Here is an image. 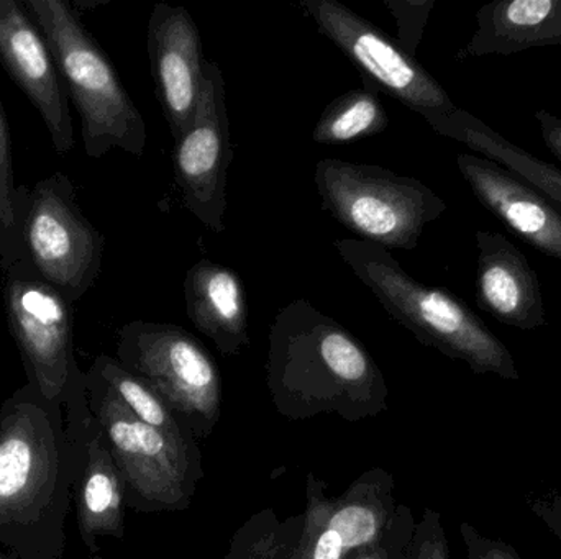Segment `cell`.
I'll list each match as a JSON object with an SVG mask.
<instances>
[{
    "mask_svg": "<svg viewBox=\"0 0 561 559\" xmlns=\"http://www.w3.org/2000/svg\"><path fill=\"white\" fill-rule=\"evenodd\" d=\"M2 295L10 334L36 393L46 403L82 393L88 383L76 363L75 314L65 295L43 281L26 259L3 272Z\"/></svg>",
    "mask_w": 561,
    "mask_h": 559,
    "instance_id": "ba28073f",
    "label": "cell"
},
{
    "mask_svg": "<svg viewBox=\"0 0 561 559\" xmlns=\"http://www.w3.org/2000/svg\"><path fill=\"white\" fill-rule=\"evenodd\" d=\"M187 318L224 357L250 343L245 288L233 269L201 259L184 279Z\"/></svg>",
    "mask_w": 561,
    "mask_h": 559,
    "instance_id": "e0dca14e",
    "label": "cell"
},
{
    "mask_svg": "<svg viewBox=\"0 0 561 559\" xmlns=\"http://www.w3.org/2000/svg\"><path fill=\"white\" fill-rule=\"evenodd\" d=\"M95 420L125 485V501L145 512L186 511L204 478L203 453L138 420L94 373L85 376Z\"/></svg>",
    "mask_w": 561,
    "mask_h": 559,
    "instance_id": "277c9868",
    "label": "cell"
},
{
    "mask_svg": "<svg viewBox=\"0 0 561 559\" xmlns=\"http://www.w3.org/2000/svg\"><path fill=\"white\" fill-rule=\"evenodd\" d=\"M0 559H2V558H0Z\"/></svg>",
    "mask_w": 561,
    "mask_h": 559,
    "instance_id": "f546056e",
    "label": "cell"
},
{
    "mask_svg": "<svg viewBox=\"0 0 561 559\" xmlns=\"http://www.w3.org/2000/svg\"><path fill=\"white\" fill-rule=\"evenodd\" d=\"M534 514L549 527L561 541V496L549 494L530 502Z\"/></svg>",
    "mask_w": 561,
    "mask_h": 559,
    "instance_id": "83f0119b",
    "label": "cell"
},
{
    "mask_svg": "<svg viewBox=\"0 0 561 559\" xmlns=\"http://www.w3.org/2000/svg\"><path fill=\"white\" fill-rule=\"evenodd\" d=\"M415 525L417 522L414 521L411 509L408 505H398L386 537L379 544L353 551L345 559H394L398 548L414 535Z\"/></svg>",
    "mask_w": 561,
    "mask_h": 559,
    "instance_id": "484cf974",
    "label": "cell"
},
{
    "mask_svg": "<svg viewBox=\"0 0 561 559\" xmlns=\"http://www.w3.org/2000/svg\"><path fill=\"white\" fill-rule=\"evenodd\" d=\"M477 246L478 308L519 330L546 327L542 288L527 256L496 232L478 230Z\"/></svg>",
    "mask_w": 561,
    "mask_h": 559,
    "instance_id": "2e32d148",
    "label": "cell"
},
{
    "mask_svg": "<svg viewBox=\"0 0 561 559\" xmlns=\"http://www.w3.org/2000/svg\"><path fill=\"white\" fill-rule=\"evenodd\" d=\"M536 118L542 131L543 143L561 163V118L546 110L537 112Z\"/></svg>",
    "mask_w": 561,
    "mask_h": 559,
    "instance_id": "f1b7e54d",
    "label": "cell"
},
{
    "mask_svg": "<svg viewBox=\"0 0 561 559\" xmlns=\"http://www.w3.org/2000/svg\"><path fill=\"white\" fill-rule=\"evenodd\" d=\"M299 5L362 72L363 81L417 112L427 124L457 110L444 85L375 23L339 0H300Z\"/></svg>",
    "mask_w": 561,
    "mask_h": 559,
    "instance_id": "9c48e42d",
    "label": "cell"
},
{
    "mask_svg": "<svg viewBox=\"0 0 561 559\" xmlns=\"http://www.w3.org/2000/svg\"><path fill=\"white\" fill-rule=\"evenodd\" d=\"M148 56L158 102L174 141L196 117L203 92V38L190 10L160 2L148 22Z\"/></svg>",
    "mask_w": 561,
    "mask_h": 559,
    "instance_id": "5bb4252c",
    "label": "cell"
},
{
    "mask_svg": "<svg viewBox=\"0 0 561 559\" xmlns=\"http://www.w3.org/2000/svg\"><path fill=\"white\" fill-rule=\"evenodd\" d=\"M92 371L114 391L115 396L138 420L173 436V439L194 440L193 435L181 426L180 420L167 406V403L140 377L128 373L117 360L101 354L95 360Z\"/></svg>",
    "mask_w": 561,
    "mask_h": 559,
    "instance_id": "7402d4cb",
    "label": "cell"
},
{
    "mask_svg": "<svg viewBox=\"0 0 561 559\" xmlns=\"http://www.w3.org/2000/svg\"><path fill=\"white\" fill-rule=\"evenodd\" d=\"M48 43L68 97L81 117L82 144L89 158L118 148L141 158L147 124L122 84L104 49L85 28L71 0H22Z\"/></svg>",
    "mask_w": 561,
    "mask_h": 559,
    "instance_id": "3957f363",
    "label": "cell"
},
{
    "mask_svg": "<svg viewBox=\"0 0 561 559\" xmlns=\"http://www.w3.org/2000/svg\"><path fill=\"white\" fill-rule=\"evenodd\" d=\"M399 26V46L414 56L424 36L425 25L434 9V0H385Z\"/></svg>",
    "mask_w": 561,
    "mask_h": 559,
    "instance_id": "d4e9b609",
    "label": "cell"
},
{
    "mask_svg": "<svg viewBox=\"0 0 561 559\" xmlns=\"http://www.w3.org/2000/svg\"><path fill=\"white\" fill-rule=\"evenodd\" d=\"M0 423V524L36 517L51 496L58 450L48 419L15 403Z\"/></svg>",
    "mask_w": 561,
    "mask_h": 559,
    "instance_id": "4fadbf2b",
    "label": "cell"
},
{
    "mask_svg": "<svg viewBox=\"0 0 561 559\" xmlns=\"http://www.w3.org/2000/svg\"><path fill=\"white\" fill-rule=\"evenodd\" d=\"M117 361L147 383L196 442L220 419L219 366L196 337L173 324L130 322L118 330Z\"/></svg>",
    "mask_w": 561,
    "mask_h": 559,
    "instance_id": "8992f818",
    "label": "cell"
},
{
    "mask_svg": "<svg viewBox=\"0 0 561 559\" xmlns=\"http://www.w3.org/2000/svg\"><path fill=\"white\" fill-rule=\"evenodd\" d=\"M460 535L467 547L468 559H523L513 545L484 537L467 522L460 525Z\"/></svg>",
    "mask_w": 561,
    "mask_h": 559,
    "instance_id": "4316f807",
    "label": "cell"
},
{
    "mask_svg": "<svg viewBox=\"0 0 561 559\" xmlns=\"http://www.w3.org/2000/svg\"><path fill=\"white\" fill-rule=\"evenodd\" d=\"M394 559H450L447 535L438 512L427 509L415 525L409 545L399 548Z\"/></svg>",
    "mask_w": 561,
    "mask_h": 559,
    "instance_id": "cb8c5ba5",
    "label": "cell"
},
{
    "mask_svg": "<svg viewBox=\"0 0 561 559\" xmlns=\"http://www.w3.org/2000/svg\"><path fill=\"white\" fill-rule=\"evenodd\" d=\"M125 485L105 445L98 420L88 443V465L79 488L78 511L81 534L95 550V537H124Z\"/></svg>",
    "mask_w": 561,
    "mask_h": 559,
    "instance_id": "ffe728a7",
    "label": "cell"
},
{
    "mask_svg": "<svg viewBox=\"0 0 561 559\" xmlns=\"http://www.w3.org/2000/svg\"><path fill=\"white\" fill-rule=\"evenodd\" d=\"M233 147L220 66L206 61L193 127L174 141V183L184 207L214 233L226 232L227 177Z\"/></svg>",
    "mask_w": 561,
    "mask_h": 559,
    "instance_id": "30bf717a",
    "label": "cell"
},
{
    "mask_svg": "<svg viewBox=\"0 0 561 559\" xmlns=\"http://www.w3.org/2000/svg\"><path fill=\"white\" fill-rule=\"evenodd\" d=\"M477 22L457 59L561 45V0H493L478 10Z\"/></svg>",
    "mask_w": 561,
    "mask_h": 559,
    "instance_id": "ac0fdd59",
    "label": "cell"
},
{
    "mask_svg": "<svg viewBox=\"0 0 561 559\" xmlns=\"http://www.w3.org/2000/svg\"><path fill=\"white\" fill-rule=\"evenodd\" d=\"M396 511L394 479L385 469L365 473L336 499L327 498L325 485L309 475L307 509L293 559H345L379 544Z\"/></svg>",
    "mask_w": 561,
    "mask_h": 559,
    "instance_id": "8fae6325",
    "label": "cell"
},
{
    "mask_svg": "<svg viewBox=\"0 0 561 559\" xmlns=\"http://www.w3.org/2000/svg\"><path fill=\"white\" fill-rule=\"evenodd\" d=\"M457 164L481 206L527 245L561 263V213L552 203L488 158L460 153Z\"/></svg>",
    "mask_w": 561,
    "mask_h": 559,
    "instance_id": "9a60e30c",
    "label": "cell"
},
{
    "mask_svg": "<svg viewBox=\"0 0 561 559\" xmlns=\"http://www.w3.org/2000/svg\"><path fill=\"white\" fill-rule=\"evenodd\" d=\"M378 92L371 82L363 81L362 89H353L330 102L313 127V141L345 144L382 133L389 117Z\"/></svg>",
    "mask_w": 561,
    "mask_h": 559,
    "instance_id": "44dd1931",
    "label": "cell"
},
{
    "mask_svg": "<svg viewBox=\"0 0 561 559\" xmlns=\"http://www.w3.org/2000/svg\"><path fill=\"white\" fill-rule=\"evenodd\" d=\"M19 197L23 256L75 305L101 276L104 236L82 213L75 184L65 173L32 187L20 184Z\"/></svg>",
    "mask_w": 561,
    "mask_h": 559,
    "instance_id": "52a82bcc",
    "label": "cell"
},
{
    "mask_svg": "<svg viewBox=\"0 0 561 559\" xmlns=\"http://www.w3.org/2000/svg\"><path fill=\"white\" fill-rule=\"evenodd\" d=\"M23 259L25 256L20 232L19 186L13 177L12 140L0 101V269L7 272Z\"/></svg>",
    "mask_w": 561,
    "mask_h": 559,
    "instance_id": "603a6c76",
    "label": "cell"
},
{
    "mask_svg": "<svg viewBox=\"0 0 561 559\" xmlns=\"http://www.w3.org/2000/svg\"><path fill=\"white\" fill-rule=\"evenodd\" d=\"M266 384L287 419L330 414L358 422L388 410V384L362 341L304 299L272 324Z\"/></svg>",
    "mask_w": 561,
    "mask_h": 559,
    "instance_id": "6da1fadb",
    "label": "cell"
},
{
    "mask_svg": "<svg viewBox=\"0 0 561 559\" xmlns=\"http://www.w3.org/2000/svg\"><path fill=\"white\" fill-rule=\"evenodd\" d=\"M322 207L358 240L385 249L417 248L428 223L447 203L414 177L385 167L325 158L316 166Z\"/></svg>",
    "mask_w": 561,
    "mask_h": 559,
    "instance_id": "5b68a950",
    "label": "cell"
},
{
    "mask_svg": "<svg viewBox=\"0 0 561 559\" xmlns=\"http://www.w3.org/2000/svg\"><path fill=\"white\" fill-rule=\"evenodd\" d=\"M335 248L386 312L422 345L463 361L474 374L520 380L510 348L460 298L447 289L422 284L381 246L343 238L336 240Z\"/></svg>",
    "mask_w": 561,
    "mask_h": 559,
    "instance_id": "7a4b0ae2",
    "label": "cell"
},
{
    "mask_svg": "<svg viewBox=\"0 0 561 559\" xmlns=\"http://www.w3.org/2000/svg\"><path fill=\"white\" fill-rule=\"evenodd\" d=\"M0 62L32 102L56 153L75 148L69 97L45 36L22 0H0Z\"/></svg>",
    "mask_w": 561,
    "mask_h": 559,
    "instance_id": "7c38bea8",
    "label": "cell"
},
{
    "mask_svg": "<svg viewBox=\"0 0 561 559\" xmlns=\"http://www.w3.org/2000/svg\"><path fill=\"white\" fill-rule=\"evenodd\" d=\"M435 133L467 144L483 158L506 167L539 193L561 213V170L507 141L481 118L458 107L454 114L428 124Z\"/></svg>",
    "mask_w": 561,
    "mask_h": 559,
    "instance_id": "d6986e66",
    "label": "cell"
}]
</instances>
